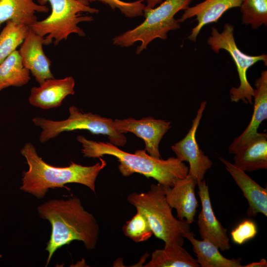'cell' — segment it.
Returning a JSON list of instances; mask_svg holds the SVG:
<instances>
[{"mask_svg":"<svg viewBox=\"0 0 267 267\" xmlns=\"http://www.w3.org/2000/svg\"><path fill=\"white\" fill-rule=\"evenodd\" d=\"M253 98L254 110L250 122L243 132L228 147L230 154H235L258 134V129L267 118V71L261 72L255 82Z\"/></svg>","mask_w":267,"mask_h":267,"instance_id":"5bb4252c","label":"cell"},{"mask_svg":"<svg viewBox=\"0 0 267 267\" xmlns=\"http://www.w3.org/2000/svg\"><path fill=\"white\" fill-rule=\"evenodd\" d=\"M145 267H200L194 258L182 246L174 244L165 245L163 249L155 250Z\"/></svg>","mask_w":267,"mask_h":267,"instance_id":"44dd1931","label":"cell"},{"mask_svg":"<svg viewBox=\"0 0 267 267\" xmlns=\"http://www.w3.org/2000/svg\"><path fill=\"white\" fill-rule=\"evenodd\" d=\"M146 1V5L145 8H152L156 6L158 4L161 3L163 0H144Z\"/></svg>","mask_w":267,"mask_h":267,"instance_id":"f1b7e54d","label":"cell"},{"mask_svg":"<svg viewBox=\"0 0 267 267\" xmlns=\"http://www.w3.org/2000/svg\"><path fill=\"white\" fill-rule=\"evenodd\" d=\"M39 4L48 2L51 6L50 15L44 19L37 21L30 27L36 34L44 37V44L53 43L58 44L66 40L69 35L76 34L84 37L85 33L79 24L83 22H91V16L81 15L85 12L96 14L97 8L86 5L78 0H37Z\"/></svg>","mask_w":267,"mask_h":267,"instance_id":"5b68a950","label":"cell"},{"mask_svg":"<svg viewBox=\"0 0 267 267\" xmlns=\"http://www.w3.org/2000/svg\"><path fill=\"white\" fill-rule=\"evenodd\" d=\"M44 43V37L29 27L18 50L23 66L32 73L39 85L47 79L54 78L50 70L51 61L43 50Z\"/></svg>","mask_w":267,"mask_h":267,"instance_id":"7c38bea8","label":"cell"},{"mask_svg":"<svg viewBox=\"0 0 267 267\" xmlns=\"http://www.w3.org/2000/svg\"><path fill=\"white\" fill-rule=\"evenodd\" d=\"M242 0H205L193 6L184 10L179 23L195 17L197 24L192 29L188 39L196 42L197 37L203 27L208 24L217 22L228 10L240 7Z\"/></svg>","mask_w":267,"mask_h":267,"instance_id":"9a60e30c","label":"cell"},{"mask_svg":"<svg viewBox=\"0 0 267 267\" xmlns=\"http://www.w3.org/2000/svg\"><path fill=\"white\" fill-rule=\"evenodd\" d=\"M258 232L255 223L251 220H245L233 229L231 233V239L235 243L241 245L253 238Z\"/></svg>","mask_w":267,"mask_h":267,"instance_id":"4316f807","label":"cell"},{"mask_svg":"<svg viewBox=\"0 0 267 267\" xmlns=\"http://www.w3.org/2000/svg\"><path fill=\"white\" fill-rule=\"evenodd\" d=\"M48 7L34 0H0V26L7 21L31 27L38 20L36 12L46 13Z\"/></svg>","mask_w":267,"mask_h":267,"instance_id":"ac0fdd59","label":"cell"},{"mask_svg":"<svg viewBox=\"0 0 267 267\" xmlns=\"http://www.w3.org/2000/svg\"><path fill=\"white\" fill-rule=\"evenodd\" d=\"M122 230L125 235L137 243L147 241L153 234L147 218L137 209L134 216L123 225Z\"/></svg>","mask_w":267,"mask_h":267,"instance_id":"d4e9b609","label":"cell"},{"mask_svg":"<svg viewBox=\"0 0 267 267\" xmlns=\"http://www.w3.org/2000/svg\"><path fill=\"white\" fill-rule=\"evenodd\" d=\"M37 210L40 217L51 225L45 249L48 253L46 267L57 249L74 240L83 242L88 250L95 249L99 226L93 216L84 209L79 198L50 200L39 205Z\"/></svg>","mask_w":267,"mask_h":267,"instance_id":"6da1fadb","label":"cell"},{"mask_svg":"<svg viewBox=\"0 0 267 267\" xmlns=\"http://www.w3.org/2000/svg\"><path fill=\"white\" fill-rule=\"evenodd\" d=\"M207 43L216 53H219L220 49L228 52L236 65L240 85L238 87H233L230 89L231 101L237 102L242 100L244 103L252 104L254 89L247 80V72L251 66L259 61H263L267 66V54L250 55L241 51L235 43L234 26L229 23L224 24L222 32L212 27L211 35Z\"/></svg>","mask_w":267,"mask_h":267,"instance_id":"ba28073f","label":"cell"},{"mask_svg":"<svg viewBox=\"0 0 267 267\" xmlns=\"http://www.w3.org/2000/svg\"><path fill=\"white\" fill-rule=\"evenodd\" d=\"M84 4L89 5L92 2L99 1L108 5L112 9H118L122 14L128 18H134L143 15L145 4L144 0L133 2H125L121 0H78Z\"/></svg>","mask_w":267,"mask_h":267,"instance_id":"484cf974","label":"cell"},{"mask_svg":"<svg viewBox=\"0 0 267 267\" xmlns=\"http://www.w3.org/2000/svg\"><path fill=\"white\" fill-rule=\"evenodd\" d=\"M115 128L124 134L132 133L142 138L145 144V150L150 156L161 158L159 143L164 134L171 128V122L151 117L140 120L133 118L114 120Z\"/></svg>","mask_w":267,"mask_h":267,"instance_id":"30bf717a","label":"cell"},{"mask_svg":"<svg viewBox=\"0 0 267 267\" xmlns=\"http://www.w3.org/2000/svg\"><path fill=\"white\" fill-rule=\"evenodd\" d=\"M69 116L66 120L55 121L44 118L35 117L33 123L42 128L40 141L44 143L64 132L86 130L93 134L106 135L109 142L117 146H124L127 138L123 133L116 130L114 120L91 113L81 112L75 106L69 108Z\"/></svg>","mask_w":267,"mask_h":267,"instance_id":"52a82bcc","label":"cell"},{"mask_svg":"<svg viewBox=\"0 0 267 267\" xmlns=\"http://www.w3.org/2000/svg\"><path fill=\"white\" fill-rule=\"evenodd\" d=\"M197 183L195 178L187 175L177 180L172 187L163 186L167 201L176 210L177 218L189 224L194 222L198 207L195 192Z\"/></svg>","mask_w":267,"mask_h":267,"instance_id":"4fadbf2b","label":"cell"},{"mask_svg":"<svg viewBox=\"0 0 267 267\" xmlns=\"http://www.w3.org/2000/svg\"><path fill=\"white\" fill-rule=\"evenodd\" d=\"M239 7L242 24L254 30L267 25V0H242Z\"/></svg>","mask_w":267,"mask_h":267,"instance_id":"cb8c5ba5","label":"cell"},{"mask_svg":"<svg viewBox=\"0 0 267 267\" xmlns=\"http://www.w3.org/2000/svg\"><path fill=\"white\" fill-rule=\"evenodd\" d=\"M30 80V71L23 66L18 50L0 64V91L9 87L23 86Z\"/></svg>","mask_w":267,"mask_h":267,"instance_id":"7402d4cb","label":"cell"},{"mask_svg":"<svg viewBox=\"0 0 267 267\" xmlns=\"http://www.w3.org/2000/svg\"><path fill=\"white\" fill-rule=\"evenodd\" d=\"M75 80L72 76L60 79H47L39 87L31 89L29 103L43 109L58 107L67 96L75 94Z\"/></svg>","mask_w":267,"mask_h":267,"instance_id":"2e32d148","label":"cell"},{"mask_svg":"<svg viewBox=\"0 0 267 267\" xmlns=\"http://www.w3.org/2000/svg\"><path fill=\"white\" fill-rule=\"evenodd\" d=\"M77 139L82 144L81 152L84 157L96 158L105 155L115 157L120 162L119 170L125 177L138 173L155 179L164 186L172 187L177 180L188 175L189 168L176 157L166 160L156 158L141 149L132 154L109 142L89 140L82 135L78 136Z\"/></svg>","mask_w":267,"mask_h":267,"instance_id":"7a4b0ae2","label":"cell"},{"mask_svg":"<svg viewBox=\"0 0 267 267\" xmlns=\"http://www.w3.org/2000/svg\"><path fill=\"white\" fill-rule=\"evenodd\" d=\"M29 27L9 20L0 33V64L24 41Z\"/></svg>","mask_w":267,"mask_h":267,"instance_id":"603a6c76","label":"cell"},{"mask_svg":"<svg viewBox=\"0 0 267 267\" xmlns=\"http://www.w3.org/2000/svg\"><path fill=\"white\" fill-rule=\"evenodd\" d=\"M192 0H165L152 8H144L145 20L134 28L115 37L113 44L121 47H129L140 42L136 53L139 54L148 44L157 38L166 40L167 34L180 27L175 15L189 7Z\"/></svg>","mask_w":267,"mask_h":267,"instance_id":"8992f818","label":"cell"},{"mask_svg":"<svg viewBox=\"0 0 267 267\" xmlns=\"http://www.w3.org/2000/svg\"><path fill=\"white\" fill-rule=\"evenodd\" d=\"M206 104V101L201 103L187 134L171 146L176 158L180 161H186L189 163L188 175L195 178L197 182L204 180L206 172L213 165V162L199 148L196 140V131Z\"/></svg>","mask_w":267,"mask_h":267,"instance_id":"9c48e42d","label":"cell"},{"mask_svg":"<svg viewBox=\"0 0 267 267\" xmlns=\"http://www.w3.org/2000/svg\"><path fill=\"white\" fill-rule=\"evenodd\" d=\"M197 185L201 203L197 222L200 236L202 239L212 242L222 251H228L231 246L227 229L223 227L215 215L208 186L204 180L197 182Z\"/></svg>","mask_w":267,"mask_h":267,"instance_id":"8fae6325","label":"cell"},{"mask_svg":"<svg viewBox=\"0 0 267 267\" xmlns=\"http://www.w3.org/2000/svg\"><path fill=\"white\" fill-rule=\"evenodd\" d=\"M267 266V262L265 259H262L259 262L251 263L247 265L244 266L245 267H265Z\"/></svg>","mask_w":267,"mask_h":267,"instance_id":"83f0119b","label":"cell"},{"mask_svg":"<svg viewBox=\"0 0 267 267\" xmlns=\"http://www.w3.org/2000/svg\"><path fill=\"white\" fill-rule=\"evenodd\" d=\"M219 160L242 191L248 203L247 214L249 217L262 213L267 216V189L259 185L245 172L222 157Z\"/></svg>","mask_w":267,"mask_h":267,"instance_id":"e0dca14e","label":"cell"},{"mask_svg":"<svg viewBox=\"0 0 267 267\" xmlns=\"http://www.w3.org/2000/svg\"><path fill=\"white\" fill-rule=\"evenodd\" d=\"M20 152L26 159L29 169L23 174L20 188L39 199L44 198L49 188L62 187L70 183L84 185L95 193L96 179L106 166V161L99 157L100 162L90 166L71 162L67 167H54L43 161L30 142L26 143Z\"/></svg>","mask_w":267,"mask_h":267,"instance_id":"3957f363","label":"cell"},{"mask_svg":"<svg viewBox=\"0 0 267 267\" xmlns=\"http://www.w3.org/2000/svg\"><path fill=\"white\" fill-rule=\"evenodd\" d=\"M234 155L233 165L245 172L267 169V134L259 133Z\"/></svg>","mask_w":267,"mask_h":267,"instance_id":"d6986e66","label":"cell"},{"mask_svg":"<svg viewBox=\"0 0 267 267\" xmlns=\"http://www.w3.org/2000/svg\"><path fill=\"white\" fill-rule=\"evenodd\" d=\"M184 238L192 244L197 261L202 267H242V259H228L222 255L219 248L212 242L197 239L190 231L185 234Z\"/></svg>","mask_w":267,"mask_h":267,"instance_id":"ffe728a7","label":"cell"},{"mask_svg":"<svg viewBox=\"0 0 267 267\" xmlns=\"http://www.w3.org/2000/svg\"><path fill=\"white\" fill-rule=\"evenodd\" d=\"M128 202L142 212L147 218L153 234L163 240L165 245L182 246L184 235L190 232V224L174 217L173 208L168 203L163 185L152 184L146 192H133Z\"/></svg>","mask_w":267,"mask_h":267,"instance_id":"277c9868","label":"cell"}]
</instances>
